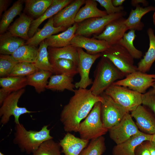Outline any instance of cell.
Wrapping results in <instances>:
<instances>
[{
    "mask_svg": "<svg viewBox=\"0 0 155 155\" xmlns=\"http://www.w3.org/2000/svg\"><path fill=\"white\" fill-rule=\"evenodd\" d=\"M79 55V63L78 66V73L80 79L75 84V88L86 89L92 84V80L89 77L90 69L96 60L102 56L101 53L90 55L84 51L82 49L77 48Z\"/></svg>",
    "mask_w": 155,
    "mask_h": 155,
    "instance_id": "obj_12",
    "label": "cell"
},
{
    "mask_svg": "<svg viewBox=\"0 0 155 155\" xmlns=\"http://www.w3.org/2000/svg\"><path fill=\"white\" fill-rule=\"evenodd\" d=\"M53 73L56 75H65L72 77L78 73V66L71 60L63 59H49Z\"/></svg>",
    "mask_w": 155,
    "mask_h": 155,
    "instance_id": "obj_29",
    "label": "cell"
},
{
    "mask_svg": "<svg viewBox=\"0 0 155 155\" xmlns=\"http://www.w3.org/2000/svg\"><path fill=\"white\" fill-rule=\"evenodd\" d=\"M66 29L63 27H54L53 17H51L42 29H38L34 35L26 40L25 44L36 46L51 36Z\"/></svg>",
    "mask_w": 155,
    "mask_h": 155,
    "instance_id": "obj_20",
    "label": "cell"
},
{
    "mask_svg": "<svg viewBox=\"0 0 155 155\" xmlns=\"http://www.w3.org/2000/svg\"><path fill=\"white\" fill-rule=\"evenodd\" d=\"M26 77L7 76L0 78V85L11 92L18 91L27 85Z\"/></svg>",
    "mask_w": 155,
    "mask_h": 155,
    "instance_id": "obj_35",
    "label": "cell"
},
{
    "mask_svg": "<svg viewBox=\"0 0 155 155\" xmlns=\"http://www.w3.org/2000/svg\"><path fill=\"white\" fill-rule=\"evenodd\" d=\"M73 0H53L51 6L41 16L33 20L32 22L28 34L32 37L38 29L39 26L46 19L53 17L59 11L70 4Z\"/></svg>",
    "mask_w": 155,
    "mask_h": 155,
    "instance_id": "obj_19",
    "label": "cell"
},
{
    "mask_svg": "<svg viewBox=\"0 0 155 155\" xmlns=\"http://www.w3.org/2000/svg\"><path fill=\"white\" fill-rule=\"evenodd\" d=\"M84 6L80 8L76 15L75 22L80 23L91 18L102 17L107 15L105 11L99 9L95 0H86Z\"/></svg>",
    "mask_w": 155,
    "mask_h": 155,
    "instance_id": "obj_25",
    "label": "cell"
},
{
    "mask_svg": "<svg viewBox=\"0 0 155 155\" xmlns=\"http://www.w3.org/2000/svg\"><path fill=\"white\" fill-rule=\"evenodd\" d=\"M135 31L129 30L126 33L119 43L126 49L134 59H139L142 56L143 53L134 45L133 41L136 36Z\"/></svg>",
    "mask_w": 155,
    "mask_h": 155,
    "instance_id": "obj_36",
    "label": "cell"
},
{
    "mask_svg": "<svg viewBox=\"0 0 155 155\" xmlns=\"http://www.w3.org/2000/svg\"><path fill=\"white\" fill-rule=\"evenodd\" d=\"M89 142L88 140L77 137L67 132L59 143L64 155H79Z\"/></svg>",
    "mask_w": 155,
    "mask_h": 155,
    "instance_id": "obj_18",
    "label": "cell"
},
{
    "mask_svg": "<svg viewBox=\"0 0 155 155\" xmlns=\"http://www.w3.org/2000/svg\"><path fill=\"white\" fill-rule=\"evenodd\" d=\"M139 3H141L144 6L146 7L148 4V2L145 0H132L131 1V4L134 7H136L139 5Z\"/></svg>",
    "mask_w": 155,
    "mask_h": 155,
    "instance_id": "obj_46",
    "label": "cell"
},
{
    "mask_svg": "<svg viewBox=\"0 0 155 155\" xmlns=\"http://www.w3.org/2000/svg\"><path fill=\"white\" fill-rule=\"evenodd\" d=\"M18 62L11 55L0 54V78L7 76Z\"/></svg>",
    "mask_w": 155,
    "mask_h": 155,
    "instance_id": "obj_40",
    "label": "cell"
},
{
    "mask_svg": "<svg viewBox=\"0 0 155 155\" xmlns=\"http://www.w3.org/2000/svg\"><path fill=\"white\" fill-rule=\"evenodd\" d=\"M49 59H63L72 61L78 66L79 55L77 48L71 44L60 48L48 47Z\"/></svg>",
    "mask_w": 155,
    "mask_h": 155,
    "instance_id": "obj_27",
    "label": "cell"
},
{
    "mask_svg": "<svg viewBox=\"0 0 155 155\" xmlns=\"http://www.w3.org/2000/svg\"><path fill=\"white\" fill-rule=\"evenodd\" d=\"M131 115L136 121V124L142 132L153 135L155 133V117L145 106L142 104Z\"/></svg>",
    "mask_w": 155,
    "mask_h": 155,
    "instance_id": "obj_15",
    "label": "cell"
},
{
    "mask_svg": "<svg viewBox=\"0 0 155 155\" xmlns=\"http://www.w3.org/2000/svg\"><path fill=\"white\" fill-rule=\"evenodd\" d=\"M125 78L117 81L113 84L127 87L142 94L155 83V74H148L137 71L132 73Z\"/></svg>",
    "mask_w": 155,
    "mask_h": 155,
    "instance_id": "obj_10",
    "label": "cell"
},
{
    "mask_svg": "<svg viewBox=\"0 0 155 155\" xmlns=\"http://www.w3.org/2000/svg\"><path fill=\"white\" fill-rule=\"evenodd\" d=\"M12 1V0H0V17L3 12L6 11L7 9Z\"/></svg>",
    "mask_w": 155,
    "mask_h": 155,
    "instance_id": "obj_44",
    "label": "cell"
},
{
    "mask_svg": "<svg viewBox=\"0 0 155 155\" xmlns=\"http://www.w3.org/2000/svg\"><path fill=\"white\" fill-rule=\"evenodd\" d=\"M149 146L151 155H155V144L152 141H149Z\"/></svg>",
    "mask_w": 155,
    "mask_h": 155,
    "instance_id": "obj_47",
    "label": "cell"
},
{
    "mask_svg": "<svg viewBox=\"0 0 155 155\" xmlns=\"http://www.w3.org/2000/svg\"><path fill=\"white\" fill-rule=\"evenodd\" d=\"M110 138L116 144L125 141L141 131L134 122L129 112L127 113L121 121L108 129Z\"/></svg>",
    "mask_w": 155,
    "mask_h": 155,
    "instance_id": "obj_11",
    "label": "cell"
},
{
    "mask_svg": "<svg viewBox=\"0 0 155 155\" xmlns=\"http://www.w3.org/2000/svg\"><path fill=\"white\" fill-rule=\"evenodd\" d=\"M48 127V125H44L39 131L27 130L22 124H15L13 143L22 152L32 154L44 142L53 139Z\"/></svg>",
    "mask_w": 155,
    "mask_h": 155,
    "instance_id": "obj_2",
    "label": "cell"
},
{
    "mask_svg": "<svg viewBox=\"0 0 155 155\" xmlns=\"http://www.w3.org/2000/svg\"><path fill=\"white\" fill-rule=\"evenodd\" d=\"M78 27V23H75L65 31L52 35L46 39L44 41L48 47L60 48L67 46L71 44V42L75 36Z\"/></svg>",
    "mask_w": 155,
    "mask_h": 155,
    "instance_id": "obj_23",
    "label": "cell"
},
{
    "mask_svg": "<svg viewBox=\"0 0 155 155\" xmlns=\"http://www.w3.org/2000/svg\"><path fill=\"white\" fill-rule=\"evenodd\" d=\"M52 73L49 71L39 70L26 77L27 85L33 87L36 91L40 94L46 89L48 80Z\"/></svg>",
    "mask_w": 155,
    "mask_h": 155,
    "instance_id": "obj_30",
    "label": "cell"
},
{
    "mask_svg": "<svg viewBox=\"0 0 155 155\" xmlns=\"http://www.w3.org/2000/svg\"><path fill=\"white\" fill-rule=\"evenodd\" d=\"M74 93L60 115L63 129L67 132H78L81 121L87 116L95 104L104 101L102 96L94 95L90 89L79 88Z\"/></svg>",
    "mask_w": 155,
    "mask_h": 155,
    "instance_id": "obj_1",
    "label": "cell"
},
{
    "mask_svg": "<svg viewBox=\"0 0 155 155\" xmlns=\"http://www.w3.org/2000/svg\"><path fill=\"white\" fill-rule=\"evenodd\" d=\"M38 49L36 46L24 44L19 47L11 55L19 62L34 63L37 58Z\"/></svg>",
    "mask_w": 155,
    "mask_h": 155,
    "instance_id": "obj_33",
    "label": "cell"
},
{
    "mask_svg": "<svg viewBox=\"0 0 155 155\" xmlns=\"http://www.w3.org/2000/svg\"></svg>",
    "mask_w": 155,
    "mask_h": 155,
    "instance_id": "obj_54",
    "label": "cell"
},
{
    "mask_svg": "<svg viewBox=\"0 0 155 155\" xmlns=\"http://www.w3.org/2000/svg\"><path fill=\"white\" fill-rule=\"evenodd\" d=\"M101 57L95 71L94 80L90 89L96 96H100L114 82L125 77L108 59L103 56Z\"/></svg>",
    "mask_w": 155,
    "mask_h": 155,
    "instance_id": "obj_3",
    "label": "cell"
},
{
    "mask_svg": "<svg viewBox=\"0 0 155 155\" xmlns=\"http://www.w3.org/2000/svg\"><path fill=\"white\" fill-rule=\"evenodd\" d=\"M33 20L31 16L22 13L9 27L7 30L12 35L27 40L29 38L28 33Z\"/></svg>",
    "mask_w": 155,
    "mask_h": 155,
    "instance_id": "obj_22",
    "label": "cell"
},
{
    "mask_svg": "<svg viewBox=\"0 0 155 155\" xmlns=\"http://www.w3.org/2000/svg\"><path fill=\"white\" fill-rule=\"evenodd\" d=\"M24 40L15 36L8 31L0 34V54L11 55L19 47L25 44Z\"/></svg>",
    "mask_w": 155,
    "mask_h": 155,
    "instance_id": "obj_26",
    "label": "cell"
},
{
    "mask_svg": "<svg viewBox=\"0 0 155 155\" xmlns=\"http://www.w3.org/2000/svg\"><path fill=\"white\" fill-rule=\"evenodd\" d=\"M152 87V91L155 93V83L153 85Z\"/></svg>",
    "mask_w": 155,
    "mask_h": 155,
    "instance_id": "obj_51",
    "label": "cell"
},
{
    "mask_svg": "<svg viewBox=\"0 0 155 155\" xmlns=\"http://www.w3.org/2000/svg\"><path fill=\"white\" fill-rule=\"evenodd\" d=\"M153 20L154 24L155 25V11L153 15Z\"/></svg>",
    "mask_w": 155,
    "mask_h": 155,
    "instance_id": "obj_50",
    "label": "cell"
},
{
    "mask_svg": "<svg viewBox=\"0 0 155 155\" xmlns=\"http://www.w3.org/2000/svg\"><path fill=\"white\" fill-rule=\"evenodd\" d=\"M147 33L149 39V46L137 66L138 71L144 73L150 71L155 61V35L154 30L150 28L147 30Z\"/></svg>",
    "mask_w": 155,
    "mask_h": 155,
    "instance_id": "obj_24",
    "label": "cell"
},
{
    "mask_svg": "<svg viewBox=\"0 0 155 155\" xmlns=\"http://www.w3.org/2000/svg\"><path fill=\"white\" fill-rule=\"evenodd\" d=\"M101 54L102 56L108 59L125 77L138 71L137 66L134 65V58L119 43L110 46Z\"/></svg>",
    "mask_w": 155,
    "mask_h": 155,
    "instance_id": "obj_5",
    "label": "cell"
},
{
    "mask_svg": "<svg viewBox=\"0 0 155 155\" xmlns=\"http://www.w3.org/2000/svg\"><path fill=\"white\" fill-rule=\"evenodd\" d=\"M25 11L29 16L36 18L41 16L51 6L53 0H25Z\"/></svg>",
    "mask_w": 155,
    "mask_h": 155,
    "instance_id": "obj_31",
    "label": "cell"
},
{
    "mask_svg": "<svg viewBox=\"0 0 155 155\" xmlns=\"http://www.w3.org/2000/svg\"><path fill=\"white\" fill-rule=\"evenodd\" d=\"M152 135L142 132L135 135L125 141L116 144L113 148V155H135L136 148L143 142L151 141Z\"/></svg>",
    "mask_w": 155,
    "mask_h": 155,
    "instance_id": "obj_17",
    "label": "cell"
},
{
    "mask_svg": "<svg viewBox=\"0 0 155 155\" xmlns=\"http://www.w3.org/2000/svg\"><path fill=\"white\" fill-rule=\"evenodd\" d=\"M149 141L143 142L136 148L135 155H151L149 146Z\"/></svg>",
    "mask_w": 155,
    "mask_h": 155,
    "instance_id": "obj_43",
    "label": "cell"
},
{
    "mask_svg": "<svg viewBox=\"0 0 155 155\" xmlns=\"http://www.w3.org/2000/svg\"><path fill=\"white\" fill-rule=\"evenodd\" d=\"M125 0H112V3L113 5L115 7L122 6Z\"/></svg>",
    "mask_w": 155,
    "mask_h": 155,
    "instance_id": "obj_48",
    "label": "cell"
},
{
    "mask_svg": "<svg viewBox=\"0 0 155 155\" xmlns=\"http://www.w3.org/2000/svg\"><path fill=\"white\" fill-rule=\"evenodd\" d=\"M100 95L104 98L101 104V119L104 126L108 130L119 123L129 112L104 92Z\"/></svg>",
    "mask_w": 155,
    "mask_h": 155,
    "instance_id": "obj_9",
    "label": "cell"
},
{
    "mask_svg": "<svg viewBox=\"0 0 155 155\" xmlns=\"http://www.w3.org/2000/svg\"><path fill=\"white\" fill-rule=\"evenodd\" d=\"M125 19L122 17L111 22L101 33L94 35V38L105 41L110 46L118 44L129 30L125 23Z\"/></svg>",
    "mask_w": 155,
    "mask_h": 155,
    "instance_id": "obj_13",
    "label": "cell"
},
{
    "mask_svg": "<svg viewBox=\"0 0 155 155\" xmlns=\"http://www.w3.org/2000/svg\"><path fill=\"white\" fill-rule=\"evenodd\" d=\"M61 146L53 139L43 142L31 155H61Z\"/></svg>",
    "mask_w": 155,
    "mask_h": 155,
    "instance_id": "obj_37",
    "label": "cell"
},
{
    "mask_svg": "<svg viewBox=\"0 0 155 155\" xmlns=\"http://www.w3.org/2000/svg\"><path fill=\"white\" fill-rule=\"evenodd\" d=\"M101 104V102L95 104L87 117L80 123L78 132L80 138L92 140L102 136L108 131L102 121Z\"/></svg>",
    "mask_w": 155,
    "mask_h": 155,
    "instance_id": "obj_4",
    "label": "cell"
},
{
    "mask_svg": "<svg viewBox=\"0 0 155 155\" xmlns=\"http://www.w3.org/2000/svg\"><path fill=\"white\" fill-rule=\"evenodd\" d=\"M135 7V9L131 10L125 23L129 30L141 31L144 26V24L141 21V18L146 13L155 11V6H150L143 7L139 4Z\"/></svg>",
    "mask_w": 155,
    "mask_h": 155,
    "instance_id": "obj_21",
    "label": "cell"
},
{
    "mask_svg": "<svg viewBox=\"0 0 155 155\" xmlns=\"http://www.w3.org/2000/svg\"><path fill=\"white\" fill-rule=\"evenodd\" d=\"M48 47V45L44 40L40 44L38 49L37 58L34 63L39 70L49 71L53 73L52 67L49 60Z\"/></svg>",
    "mask_w": 155,
    "mask_h": 155,
    "instance_id": "obj_34",
    "label": "cell"
},
{
    "mask_svg": "<svg viewBox=\"0 0 155 155\" xmlns=\"http://www.w3.org/2000/svg\"><path fill=\"white\" fill-rule=\"evenodd\" d=\"M154 1H155V0H154Z\"/></svg>",
    "mask_w": 155,
    "mask_h": 155,
    "instance_id": "obj_53",
    "label": "cell"
},
{
    "mask_svg": "<svg viewBox=\"0 0 155 155\" xmlns=\"http://www.w3.org/2000/svg\"><path fill=\"white\" fill-rule=\"evenodd\" d=\"M104 8L107 15L113 14L124 11V7L121 6L115 7L113 5L112 0H95Z\"/></svg>",
    "mask_w": 155,
    "mask_h": 155,
    "instance_id": "obj_42",
    "label": "cell"
},
{
    "mask_svg": "<svg viewBox=\"0 0 155 155\" xmlns=\"http://www.w3.org/2000/svg\"><path fill=\"white\" fill-rule=\"evenodd\" d=\"M104 92L129 112L142 104V94L127 87L112 84Z\"/></svg>",
    "mask_w": 155,
    "mask_h": 155,
    "instance_id": "obj_6",
    "label": "cell"
},
{
    "mask_svg": "<svg viewBox=\"0 0 155 155\" xmlns=\"http://www.w3.org/2000/svg\"><path fill=\"white\" fill-rule=\"evenodd\" d=\"M127 12L124 11L113 14L100 17L88 19L78 23V27L75 35L88 37L92 34L98 35L104 30L106 26L111 22L124 17Z\"/></svg>",
    "mask_w": 155,
    "mask_h": 155,
    "instance_id": "obj_8",
    "label": "cell"
},
{
    "mask_svg": "<svg viewBox=\"0 0 155 155\" xmlns=\"http://www.w3.org/2000/svg\"><path fill=\"white\" fill-rule=\"evenodd\" d=\"M106 149L105 138L102 136L92 140L79 155H102Z\"/></svg>",
    "mask_w": 155,
    "mask_h": 155,
    "instance_id": "obj_38",
    "label": "cell"
},
{
    "mask_svg": "<svg viewBox=\"0 0 155 155\" xmlns=\"http://www.w3.org/2000/svg\"><path fill=\"white\" fill-rule=\"evenodd\" d=\"M72 77L65 75H51L46 87V89L51 90L63 91L65 90L74 92L75 84L72 83Z\"/></svg>",
    "mask_w": 155,
    "mask_h": 155,
    "instance_id": "obj_28",
    "label": "cell"
},
{
    "mask_svg": "<svg viewBox=\"0 0 155 155\" xmlns=\"http://www.w3.org/2000/svg\"><path fill=\"white\" fill-rule=\"evenodd\" d=\"M39 70L33 63L18 62L8 76L25 77Z\"/></svg>",
    "mask_w": 155,
    "mask_h": 155,
    "instance_id": "obj_39",
    "label": "cell"
},
{
    "mask_svg": "<svg viewBox=\"0 0 155 155\" xmlns=\"http://www.w3.org/2000/svg\"><path fill=\"white\" fill-rule=\"evenodd\" d=\"M85 0H74L53 17V25L56 27H63L67 29L75 23V19Z\"/></svg>",
    "mask_w": 155,
    "mask_h": 155,
    "instance_id": "obj_14",
    "label": "cell"
},
{
    "mask_svg": "<svg viewBox=\"0 0 155 155\" xmlns=\"http://www.w3.org/2000/svg\"><path fill=\"white\" fill-rule=\"evenodd\" d=\"M151 141L155 144V133L152 135V138Z\"/></svg>",
    "mask_w": 155,
    "mask_h": 155,
    "instance_id": "obj_49",
    "label": "cell"
},
{
    "mask_svg": "<svg viewBox=\"0 0 155 155\" xmlns=\"http://www.w3.org/2000/svg\"><path fill=\"white\" fill-rule=\"evenodd\" d=\"M25 92L24 88L12 92L4 100L0 108V123L2 125L9 122L11 116H13L14 122L17 124L20 123L19 119L22 115L35 112L28 110L25 107L18 106L19 100Z\"/></svg>",
    "mask_w": 155,
    "mask_h": 155,
    "instance_id": "obj_7",
    "label": "cell"
},
{
    "mask_svg": "<svg viewBox=\"0 0 155 155\" xmlns=\"http://www.w3.org/2000/svg\"><path fill=\"white\" fill-rule=\"evenodd\" d=\"M142 104L148 108L155 116V93L151 89L142 95Z\"/></svg>",
    "mask_w": 155,
    "mask_h": 155,
    "instance_id": "obj_41",
    "label": "cell"
},
{
    "mask_svg": "<svg viewBox=\"0 0 155 155\" xmlns=\"http://www.w3.org/2000/svg\"><path fill=\"white\" fill-rule=\"evenodd\" d=\"M70 44L76 48L84 49L87 53L92 55L101 53L110 46L104 40L82 35H75Z\"/></svg>",
    "mask_w": 155,
    "mask_h": 155,
    "instance_id": "obj_16",
    "label": "cell"
},
{
    "mask_svg": "<svg viewBox=\"0 0 155 155\" xmlns=\"http://www.w3.org/2000/svg\"><path fill=\"white\" fill-rule=\"evenodd\" d=\"M24 2V0H18L9 9L4 12L0 22V34L4 33L7 30L10 24L17 16L21 14Z\"/></svg>",
    "mask_w": 155,
    "mask_h": 155,
    "instance_id": "obj_32",
    "label": "cell"
},
{
    "mask_svg": "<svg viewBox=\"0 0 155 155\" xmlns=\"http://www.w3.org/2000/svg\"><path fill=\"white\" fill-rule=\"evenodd\" d=\"M9 90L3 88L0 89V105L1 106L5 99L11 93Z\"/></svg>",
    "mask_w": 155,
    "mask_h": 155,
    "instance_id": "obj_45",
    "label": "cell"
},
{
    "mask_svg": "<svg viewBox=\"0 0 155 155\" xmlns=\"http://www.w3.org/2000/svg\"><path fill=\"white\" fill-rule=\"evenodd\" d=\"M0 155H5L3 153L1 152H0Z\"/></svg>",
    "mask_w": 155,
    "mask_h": 155,
    "instance_id": "obj_52",
    "label": "cell"
}]
</instances>
